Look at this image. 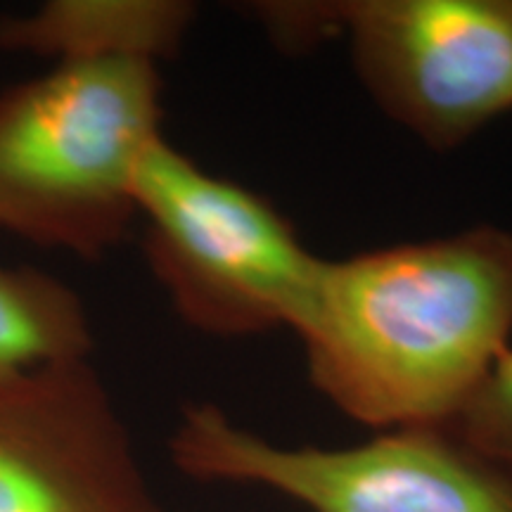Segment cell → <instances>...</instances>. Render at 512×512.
Returning a JSON list of instances; mask_svg holds the SVG:
<instances>
[{"instance_id":"obj_1","label":"cell","mask_w":512,"mask_h":512,"mask_svg":"<svg viewBox=\"0 0 512 512\" xmlns=\"http://www.w3.org/2000/svg\"><path fill=\"white\" fill-rule=\"evenodd\" d=\"M309 380L377 432L446 427L512 337V235L475 226L320 259L292 328Z\"/></svg>"},{"instance_id":"obj_2","label":"cell","mask_w":512,"mask_h":512,"mask_svg":"<svg viewBox=\"0 0 512 512\" xmlns=\"http://www.w3.org/2000/svg\"><path fill=\"white\" fill-rule=\"evenodd\" d=\"M157 67L53 64L0 93V230L79 259L126 238L138 169L164 138Z\"/></svg>"},{"instance_id":"obj_3","label":"cell","mask_w":512,"mask_h":512,"mask_svg":"<svg viewBox=\"0 0 512 512\" xmlns=\"http://www.w3.org/2000/svg\"><path fill=\"white\" fill-rule=\"evenodd\" d=\"M136 214L147 264L190 328L216 337L292 328L320 256L266 197L159 138L138 169Z\"/></svg>"},{"instance_id":"obj_4","label":"cell","mask_w":512,"mask_h":512,"mask_svg":"<svg viewBox=\"0 0 512 512\" xmlns=\"http://www.w3.org/2000/svg\"><path fill=\"white\" fill-rule=\"evenodd\" d=\"M287 41L344 31L373 100L448 150L512 112V0H347L264 5Z\"/></svg>"},{"instance_id":"obj_5","label":"cell","mask_w":512,"mask_h":512,"mask_svg":"<svg viewBox=\"0 0 512 512\" xmlns=\"http://www.w3.org/2000/svg\"><path fill=\"white\" fill-rule=\"evenodd\" d=\"M171 458L192 479L264 486L311 512H512V486L448 427L377 432L354 446H283L219 406L183 411Z\"/></svg>"},{"instance_id":"obj_6","label":"cell","mask_w":512,"mask_h":512,"mask_svg":"<svg viewBox=\"0 0 512 512\" xmlns=\"http://www.w3.org/2000/svg\"><path fill=\"white\" fill-rule=\"evenodd\" d=\"M0 512H159L91 358L0 387Z\"/></svg>"},{"instance_id":"obj_7","label":"cell","mask_w":512,"mask_h":512,"mask_svg":"<svg viewBox=\"0 0 512 512\" xmlns=\"http://www.w3.org/2000/svg\"><path fill=\"white\" fill-rule=\"evenodd\" d=\"M195 8L181 0H50L0 17V50L67 62L147 60L181 46Z\"/></svg>"},{"instance_id":"obj_8","label":"cell","mask_w":512,"mask_h":512,"mask_svg":"<svg viewBox=\"0 0 512 512\" xmlns=\"http://www.w3.org/2000/svg\"><path fill=\"white\" fill-rule=\"evenodd\" d=\"M93 335L81 297L60 278L31 266H0V387L91 358Z\"/></svg>"},{"instance_id":"obj_9","label":"cell","mask_w":512,"mask_h":512,"mask_svg":"<svg viewBox=\"0 0 512 512\" xmlns=\"http://www.w3.org/2000/svg\"><path fill=\"white\" fill-rule=\"evenodd\" d=\"M446 427L512 486V349L498 358L470 403Z\"/></svg>"}]
</instances>
